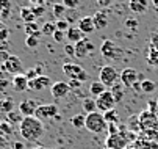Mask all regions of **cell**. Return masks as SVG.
Instances as JSON below:
<instances>
[{
  "mask_svg": "<svg viewBox=\"0 0 158 149\" xmlns=\"http://www.w3.org/2000/svg\"><path fill=\"white\" fill-rule=\"evenodd\" d=\"M19 132L22 135V138L27 141H39V138L46 132V127H44L42 121H39L35 116H27L22 119V122L19 124Z\"/></svg>",
  "mask_w": 158,
  "mask_h": 149,
  "instance_id": "cell-1",
  "label": "cell"
},
{
  "mask_svg": "<svg viewBox=\"0 0 158 149\" xmlns=\"http://www.w3.org/2000/svg\"><path fill=\"white\" fill-rule=\"evenodd\" d=\"M85 129L89 130L91 134H102L108 129V124L103 118V113L100 112H94V113H89L86 115L85 119Z\"/></svg>",
  "mask_w": 158,
  "mask_h": 149,
  "instance_id": "cell-2",
  "label": "cell"
},
{
  "mask_svg": "<svg viewBox=\"0 0 158 149\" xmlns=\"http://www.w3.org/2000/svg\"><path fill=\"white\" fill-rule=\"evenodd\" d=\"M63 74L69 80H77L80 83H85L88 80V72L77 63H64L63 65Z\"/></svg>",
  "mask_w": 158,
  "mask_h": 149,
  "instance_id": "cell-3",
  "label": "cell"
},
{
  "mask_svg": "<svg viewBox=\"0 0 158 149\" xmlns=\"http://www.w3.org/2000/svg\"><path fill=\"white\" fill-rule=\"evenodd\" d=\"M99 80L110 90L113 85L118 83V80H119V72H118V69L113 66V65H105V66L100 69V72H99Z\"/></svg>",
  "mask_w": 158,
  "mask_h": 149,
  "instance_id": "cell-4",
  "label": "cell"
},
{
  "mask_svg": "<svg viewBox=\"0 0 158 149\" xmlns=\"http://www.w3.org/2000/svg\"><path fill=\"white\" fill-rule=\"evenodd\" d=\"M0 69H2V72H8V74H11V75L14 77V75H19V74L24 72V65H22V61H20L19 57L10 55V57L2 63Z\"/></svg>",
  "mask_w": 158,
  "mask_h": 149,
  "instance_id": "cell-5",
  "label": "cell"
},
{
  "mask_svg": "<svg viewBox=\"0 0 158 149\" xmlns=\"http://www.w3.org/2000/svg\"><path fill=\"white\" fill-rule=\"evenodd\" d=\"M100 53H102V57L106 58V60L116 61V60H121L122 49L116 46V42H114V41L105 39V41H103V44H102V47H100Z\"/></svg>",
  "mask_w": 158,
  "mask_h": 149,
  "instance_id": "cell-6",
  "label": "cell"
},
{
  "mask_svg": "<svg viewBox=\"0 0 158 149\" xmlns=\"http://www.w3.org/2000/svg\"><path fill=\"white\" fill-rule=\"evenodd\" d=\"M56 116H58V105L56 104H42L35 112V118H38L39 121L53 119Z\"/></svg>",
  "mask_w": 158,
  "mask_h": 149,
  "instance_id": "cell-7",
  "label": "cell"
},
{
  "mask_svg": "<svg viewBox=\"0 0 158 149\" xmlns=\"http://www.w3.org/2000/svg\"><path fill=\"white\" fill-rule=\"evenodd\" d=\"M96 105H97V112L105 113V112H108V110H113V109H114L116 100H114V97H113L111 91L106 90L105 93H102L100 96L96 97Z\"/></svg>",
  "mask_w": 158,
  "mask_h": 149,
  "instance_id": "cell-8",
  "label": "cell"
},
{
  "mask_svg": "<svg viewBox=\"0 0 158 149\" xmlns=\"http://www.w3.org/2000/svg\"><path fill=\"white\" fill-rule=\"evenodd\" d=\"M74 47H75V57L80 58V60L89 57V55L94 52V49H96L94 44L88 38H83L81 41H78L77 44H74Z\"/></svg>",
  "mask_w": 158,
  "mask_h": 149,
  "instance_id": "cell-9",
  "label": "cell"
},
{
  "mask_svg": "<svg viewBox=\"0 0 158 149\" xmlns=\"http://www.w3.org/2000/svg\"><path fill=\"white\" fill-rule=\"evenodd\" d=\"M128 146V140L119 132L114 135H108L105 140V147L108 149H127Z\"/></svg>",
  "mask_w": 158,
  "mask_h": 149,
  "instance_id": "cell-10",
  "label": "cell"
},
{
  "mask_svg": "<svg viewBox=\"0 0 158 149\" xmlns=\"http://www.w3.org/2000/svg\"><path fill=\"white\" fill-rule=\"evenodd\" d=\"M138 75H139V72H138L136 69L125 68V69L121 72L119 79H121V83L124 85L125 88H130V87H135V83L139 82V80H138Z\"/></svg>",
  "mask_w": 158,
  "mask_h": 149,
  "instance_id": "cell-11",
  "label": "cell"
},
{
  "mask_svg": "<svg viewBox=\"0 0 158 149\" xmlns=\"http://www.w3.org/2000/svg\"><path fill=\"white\" fill-rule=\"evenodd\" d=\"M47 87H52V79L47 75H39L33 80H28V90L31 91H42Z\"/></svg>",
  "mask_w": 158,
  "mask_h": 149,
  "instance_id": "cell-12",
  "label": "cell"
},
{
  "mask_svg": "<svg viewBox=\"0 0 158 149\" xmlns=\"http://www.w3.org/2000/svg\"><path fill=\"white\" fill-rule=\"evenodd\" d=\"M139 121H141V126H143V130L155 129V127H158L156 113H152V112H149V110H144V112L139 115Z\"/></svg>",
  "mask_w": 158,
  "mask_h": 149,
  "instance_id": "cell-13",
  "label": "cell"
},
{
  "mask_svg": "<svg viewBox=\"0 0 158 149\" xmlns=\"http://www.w3.org/2000/svg\"><path fill=\"white\" fill-rule=\"evenodd\" d=\"M38 107H39V105H38V102L35 99H25V100H22L19 104V112H20V115L24 118L35 116V112H36Z\"/></svg>",
  "mask_w": 158,
  "mask_h": 149,
  "instance_id": "cell-14",
  "label": "cell"
},
{
  "mask_svg": "<svg viewBox=\"0 0 158 149\" xmlns=\"http://www.w3.org/2000/svg\"><path fill=\"white\" fill-rule=\"evenodd\" d=\"M50 93L55 99H63L66 97L67 94L71 93V88H69V83L67 82H55L52 87H50Z\"/></svg>",
  "mask_w": 158,
  "mask_h": 149,
  "instance_id": "cell-15",
  "label": "cell"
},
{
  "mask_svg": "<svg viewBox=\"0 0 158 149\" xmlns=\"http://www.w3.org/2000/svg\"><path fill=\"white\" fill-rule=\"evenodd\" d=\"M78 30L83 33V35H89V33H94L96 32V27H94V22H93V16H83L80 20H78Z\"/></svg>",
  "mask_w": 158,
  "mask_h": 149,
  "instance_id": "cell-16",
  "label": "cell"
},
{
  "mask_svg": "<svg viewBox=\"0 0 158 149\" xmlns=\"http://www.w3.org/2000/svg\"><path fill=\"white\" fill-rule=\"evenodd\" d=\"M11 85L13 88L17 91V93H24L28 90V79L25 74H19V75H14L13 80H11Z\"/></svg>",
  "mask_w": 158,
  "mask_h": 149,
  "instance_id": "cell-17",
  "label": "cell"
},
{
  "mask_svg": "<svg viewBox=\"0 0 158 149\" xmlns=\"http://www.w3.org/2000/svg\"><path fill=\"white\" fill-rule=\"evenodd\" d=\"M93 22H94V27L96 30H103L108 27V14L106 11L100 10V11H96V14L93 16Z\"/></svg>",
  "mask_w": 158,
  "mask_h": 149,
  "instance_id": "cell-18",
  "label": "cell"
},
{
  "mask_svg": "<svg viewBox=\"0 0 158 149\" xmlns=\"http://www.w3.org/2000/svg\"><path fill=\"white\" fill-rule=\"evenodd\" d=\"M128 8H130V11L136 13V14H143L147 11L149 2L147 0H128Z\"/></svg>",
  "mask_w": 158,
  "mask_h": 149,
  "instance_id": "cell-19",
  "label": "cell"
},
{
  "mask_svg": "<svg viewBox=\"0 0 158 149\" xmlns=\"http://www.w3.org/2000/svg\"><path fill=\"white\" fill-rule=\"evenodd\" d=\"M66 39L71 42V44H77L78 41L83 39V33L78 30V27H71L66 32Z\"/></svg>",
  "mask_w": 158,
  "mask_h": 149,
  "instance_id": "cell-20",
  "label": "cell"
},
{
  "mask_svg": "<svg viewBox=\"0 0 158 149\" xmlns=\"http://www.w3.org/2000/svg\"><path fill=\"white\" fill-rule=\"evenodd\" d=\"M20 17H22V20H24V24L36 22V19H38V17L35 16L31 6H30V8H28V6H22V8H20Z\"/></svg>",
  "mask_w": 158,
  "mask_h": 149,
  "instance_id": "cell-21",
  "label": "cell"
},
{
  "mask_svg": "<svg viewBox=\"0 0 158 149\" xmlns=\"http://www.w3.org/2000/svg\"><path fill=\"white\" fill-rule=\"evenodd\" d=\"M81 109H83V112H85L86 115H89V113H94V112H97L96 99H93V97H85V99L81 100Z\"/></svg>",
  "mask_w": 158,
  "mask_h": 149,
  "instance_id": "cell-22",
  "label": "cell"
},
{
  "mask_svg": "<svg viewBox=\"0 0 158 149\" xmlns=\"http://www.w3.org/2000/svg\"><path fill=\"white\" fill-rule=\"evenodd\" d=\"M110 91H111L113 97H114V100H116V104H118V102H121V99H122L124 94H125V87H124L122 83H116V85H113V87L110 88Z\"/></svg>",
  "mask_w": 158,
  "mask_h": 149,
  "instance_id": "cell-23",
  "label": "cell"
},
{
  "mask_svg": "<svg viewBox=\"0 0 158 149\" xmlns=\"http://www.w3.org/2000/svg\"><path fill=\"white\" fill-rule=\"evenodd\" d=\"M106 91V87L100 82V80H96V82H93L91 83V87H89V93H91L93 96H100L102 93H105Z\"/></svg>",
  "mask_w": 158,
  "mask_h": 149,
  "instance_id": "cell-24",
  "label": "cell"
},
{
  "mask_svg": "<svg viewBox=\"0 0 158 149\" xmlns=\"http://www.w3.org/2000/svg\"><path fill=\"white\" fill-rule=\"evenodd\" d=\"M128 130L131 132H143V126H141V121H139V116H130L128 119Z\"/></svg>",
  "mask_w": 158,
  "mask_h": 149,
  "instance_id": "cell-25",
  "label": "cell"
},
{
  "mask_svg": "<svg viewBox=\"0 0 158 149\" xmlns=\"http://www.w3.org/2000/svg\"><path fill=\"white\" fill-rule=\"evenodd\" d=\"M13 110H14V100L11 97H6L3 100H0V112H2V113L8 115Z\"/></svg>",
  "mask_w": 158,
  "mask_h": 149,
  "instance_id": "cell-26",
  "label": "cell"
},
{
  "mask_svg": "<svg viewBox=\"0 0 158 149\" xmlns=\"http://www.w3.org/2000/svg\"><path fill=\"white\" fill-rule=\"evenodd\" d=\"M103 118H105L106 124H118V122H119V113H118L116 109L105 112V113H103Z\"/></svg>",
  "mask_w": 158,
  "mask_h": 149,
  "instance_id": "cell-27",
  "label": "cell"
},
{
  "mask_svg": "<svg viewBox=\"0 0 158 149\" xmlns=\"http://www.w3.org/2000/svg\"><path fill=\"white\" fill-rule=\"evenodd\" d=\"M85 119H86V115L78 113V115H74L71 118V124H72V127H75L77 130H80V129L85 127Z\"/></svg>",
  "mask_w": 158,
  "mask_h": 149,
  "instance_id": "cell-28",
  "label": "cell"
},
{
  "mask_svg": "<svg viewBox=\"0 0 158 149\" xmlns=\"http://www.w3.org/2000/svg\"><path fill=\"white\" fill-rule=\"evenodd\" d=\"M155 88H156V85H155V82H153V80L144 79V80L141 82V93L150 94V93H153V91H155Z\"/></svg>",
  "mask_w": 158,
  "mask_h": 149,
  "instance_id": "cell-29",
  "label": "cell"
},
{
  "mask_svg": "<svg viewBox=\"0 0 158 149\" xmlns=\"http://www.w3.org/2000/svg\"><path fill=\"white\" fill-rule=\"evenodd\" d=\"M13 126L8 122V121H0V137H10L13 135Z\"/></svg>",
  "mask_w": 158,
  "mask_h": 149,
  "instance_id": "cell-30",
  "label": "cell"
},
{
  "mask_svg": "<svg viewBox=\"0 0 158 149\" xmlns=\"http://www.w3.org/2000/svg\"><path fill=\"white\" fill-rule=\"evenodd\" d=\"M22 119H24V116L20 115V112H19V110H17V112H16V110H13V112H10V113L6 115V121H8L11 126H13V124H20V122H22Z\"/></svg>",
  "mask_w": 158,
  "mask_h": 149,
  "instance_id": "cell-31",
  "label": "cell"
},
{
  "mask_svg": "<svg viewBox=\"0 0 158 149\" xmlns=\"http://www.w3.org/2000/svg\"><path fill=\"white\" fill-rule=\"evenodd\" d=\"M55 30H56V22H46L42 27H41V33L42 35H46V36H53V33H55Z\"/></svg>",
  "mask_w": 158,
  "mask_h": 149,
  "instance_id": "cell-32",
  "label": "cell"
},
{
  "mask_svg": "<svg viewBox=\"0 0 158 149\" xmlns=\"http://www.w3.org/2000/svg\"><path fill=\"white\" fill-rule=\"evenodd\" d=\"M24 30H25L27 36H31V35H35L36 32H39V25H38L36 22H30V24H25V25H24Z\"/></svg>",
  "mask_w": 158,
  "mask_h": 149,
  "instance_id": "cell-33",
  "label": "cell"
},
{
  "mask_svg": "<svg viewBox=\"0 0 158 149\" xmlns=\"http://www.w3.org/2000/svg\"><path fill=\"white\" fill-rule=\"evenodd\" d=\"M66 10H67V8H66L63 3H55V5H53V16L58 17V19H61Z\"/></svg>",
  "mask_w": 158,
  "mask_h": 149,
  "instance_id": "cell-34",
  "label": "cell"
},
{
  "mask_svg": "<svg viewBox=\"0 0 158 149\" xmlns=\"http://www.w3.org/2000/svg\"><path fill=\"white\" fill-rule=\"evenodd\" d=\"M71 28V24L67 19H58L56 20V30H61V32H67Z\"/></svg>",
  "mask_w": 158,
  "mask_h": 149,
  "instance_id": "cell-35",
  "label": "cell"
},
{
  "mask_svg": "<svg viewBox=\"0 0 158 149\" xmlns=\"http://www.w3.org/2000/svg\"><path fill=\"white\" fill-rule=\"evenodd\" d=\"M25 46H27L28 49H36V47L39 46V38H36V36H27Z\"/></svg>",
  "mask_w": 158,
  "mask_h": 149,
  "instance_id": "cell-36",
  "label": "cell"
},
{
  "mask_svg": "<svg viewBox=\"0 0 158 149\" xmlns=\"http://www.w3.org/2000/svg\"><path fill=\"white\" fill-rule=\"evenodd\" d=\"M147 60H149V63H150V65H155V66H158V50H155V49H152V47H150V50H149V55H147Z\"/></svg>",
  "mask_w": 158,
  "mask_h": 149,
  "instance_id": "cell-37",
  "label": "cell"
},
{
  "mask_svg": "<svg viewBox=\"0 0 158 149\" xmlns=\"http://www.w3.org/2000/svg\"><path fill=\"white\" fill-rule=\"evenodd\" d=\"M66 8H69V10H77L80 6V0H63L61 2Z\"/></svg>",
  "mask_w": 158,
  "mask_h": 149,
  "instance_id": "cell-38",
  "label": "cell"
},
{
  "mask_svg": "<svg viewBox=\"0 0 158 149\" xmlns=\"http://www.w3.org/2000/svg\"><path fill=\"white\" fill-rule=\"evenodd\" d=\"M53 39H55V42H63V41L66 39V32L55 30V33H53Z\"/></svg>",
  "mask_w": 158,
  "mask_h": 149,
  "instance_id": "cell-39",
  "label": "cell"
},
{
  "mask_svg": "<svg viewBox=\"0 0 158 149\" xmlns=\"http://www.w3.org/2000/svg\"><path fill=\"white\" fill-rule=\"evenodd\" d=\"M8 38H10V30L5 27V28L0 30V42H6Z\"/></svg>",
  "mask_w": 158,
  "mask_h": 149,
  "instance_id": "cell-40",
  "label": "cell"
},
{
  "mask_svg": "<svg viewBox=\"0 0 158 149\" xmlns=\"http://www.w3.org/2000/svg\"><path fill=\"white\" fill-rule=\"evenodd\" d=\"M64 53L69 55V57H75V47H74V44H66L64 46Z\"/></svg>",
  "mask_w": 158,
  "mask_h": 149,
  "instance_id": "cell-41",
  "label": "cell"
},
{
  "mask_svg": "<svg viewBox=\"0 0 158 149\" xmlns=\"http://www.w3.org/2000/svg\"><path fill=\"white\" fill-rule=\"evenodd\" d=\"M8 87H10V80L0 77V93H5L8 90Z\"/></svg>",
  "mask_w": 158,
  "mask_h": 149,
  "instance_id": "cell-42",
  "label": "cell"
},
{
  "mask_svg": "<svg viewBox=\"0 0 158 149\" xmlns=\"http://www.w3.org/2000/svg\"><path fill=\"white\" fill-rule=\"evenodd\" d=\"M31 10H33L36 17H41L44 13H46V6H31Z\"/></svg>",
  "mask_w": 158,
  "mask_h": 149,
  "instance_id": "cell-43",
  "label": "cell"
},
{
  "mask_svg": "<svg viewBox=\"0 0 158 149\" xmlns=\"http://www.w3.org/2000/svg\"><path fill=\"white\" fill-rule=\"evenodd\" d=\"M106 130L110 132V135H114V134H119V132H121L118 124H108V129H106Z\"/></svg>",
  "mask_w": 158,
  "mask_h": 149,
  "instance_id": "cell-44",
  "label": "cell"
},
{
  "mask_svg": "<svg viewBox=\"0 0 158 149\" xmlns=\"http://www.w3.org/2000/svg\"><path fill=\"white\" fill-rule=\"evenodd\" d=\"M5 10H11V2L10 0H0V13Z\"/></svg>",
  "mask_w": 158,
  "mask_h": 149,
  "instance_id": "cell-45",
  "label": "cell"
},
{
  "mask_svg": "<svg viewBox=\"0 0 158 149\" xmlns=\"http://www.w3.org/2000/svg\"><path fill=\"white\" fill-rule=\"evenodd\" d=\"M150 47L158 50V35H152V38H150Z\"/></svg>",
  "mask_w": 158,
  "mask_h": 149,
  "instance_id": "cell-46",
  "label": "cell"
},
{
  "mask_svg": "<svg viewBox=\"0 0 158 149\" xmlns=\"http://www.w3.org/2000/svg\"><path fill=\"white\" fill-rule=\"evenodd\" d=\"M125 27H128V28H136V27H138V20H136V19H128V20H125Z\"/></svg>",
  "mask_w": 158,
  "mask_h": 149,
  "instance_id": "cell-47",
  "label": "cell"
},
{
  "mask_svg": "<svg viewBox=\"0 0 158 149\" xmlns=\"http://www.w3.org/2000/svg\"><path fill=\"white\" fill-rule=\"evenodd\" d=\"M83 83H80V82H77V80H69V88H71V91L72 90H77L78 91V88L81 87Z\"/></svg>",
  "mask_w": 158,
  "mask_h": 149,
  "instance_id": "cell-48",
  "label": "cell"
},
{
  "mask_svg": "<svg viewBox=\"0 0 158 149\" xmlns=\"http://www.w3.org/2000/svg\"><path fill=\"white\" fill-rule=\"evenodd\" d=\"M33 6H46V3L49 2V0H30Z\"/></svg>",
  "mask_w": 158,
  "mask_h": 149,
  "instance_id": "cell-49",
  "label": "cell"
},
{
  "mask_svg": "<svg viewBox=\"0 0 158 149\" xmlns=\"http://www.w3.org/2000/svg\"><path fill=\"white\" fill-rule=\"evenodd\" d=\"M96 2L100 5V6H103V8H106V6H110V5H113V2L114 0H96Z\"/></svg>",
  "mask_w": 158,
  "mask_h": 149,
  "instance_id": "cell-50",
  "label": "cell"
},
{
  "mask_svg": "<svg viewBox=\"0 0 158 149\" xmlns=\"http://www.w3.org/2000/svg\"><path fill=\"white\" fill-rule=\"evenodd\" d=\"M13 149H25V143H22V141H14V143H13Z\"/></svg>",
  "mask_w": 158,
  "mask_h": 149,
  "instance_id": "cell-51",
  "label": "cell"
},
{
  "mask_svg": "<svg viewBox=\"0 0 158 149\" xmlns=\"http://www.w3.org/2000/svg\"><path fill=\"white\" fill-rule=\"evenodd\" d=\"M8 146V140L5 137H0V149H6Z\"/></svg>",
  "mask_w": 158,
  "mask_h": 149,
  "instance_id": "cell-52",
  "label": "cell"
},
{
  "mask_svg": "<svg viewBox=\"0 0 158 149\" xmlns=\"http://www.w3.org/2000/svg\"><path fill=\"white\" fill-rule=\"evenodd\" d=\"M10 14H11V10H5V11L0 13V16H2L3 19H8V17H10Z\"/></svg>",
  "mask_w": 158,
  "mask_h": 149,
  "instance_id": "cell-53",
  "label": "cell"
},
{
  "mask_svg": "<svg viewBox=\"0 0 158 149\" xmlns=\"http://www.w3.org/2000/svg\"><path fill=\"white\" fill-rule=\"evenodd\" d=\"M5 28V24H3V20H0V30Z\"/></svg>",
  "mask_w": 158,
  "mask_h": 149,
  "instance_id": "cell-54",
  "label": "cell"
},
{
  "mask_svg": "<svg viewBox=\"0 0 158 149\" xmlns=\"http://www.w3.org/2000/svg\"><path fill=\"white\" fill-rule=\"evenodd\" d=\"M31 149H46V147H42V146H36V147H31Z\"/></svg>",
  "mask_w": 158,
  "mask_h": 149,
  "instance_id": "cell-55",
  "label": "cell"
},
{
  "mask_svg": "<svg viewBox=\"0 0 158 149\" xmlns=\"http://www.w3.org/2000/svg\"><path fill=\"white\" fill-rule=\"evenodd\" d=\"M152 2H153V5H155V6H158V0H152Z\"/></svg>",
  "mask_w": 158,
  "mask_h": 149,
  "instance_id": "cell-56",
  "label": "cell"
},
{
  "mask_svg": "<svg viewBox=\"0 0 158 149\" xmlns=\"http://www.w3.org/2000/svg\"><path fill=\"white\" fill-rule=\"evenodd\" d=\"M127 149H133V147H127Z\"/></svg>",
  "mask_w": 158,
  "mask_h": 149,
  "instance_id": "cell-57",
  "label": "cell"
},
{
  "mask_svg": "<svg viewBox=\"0 0 158 149\" xmlns=\"http://www.w3.org/2000/svg\"><path fill=\"white\" fill-rule=\"evenodd\" d=\"M103 149H108V147H103Z\"/></svg>",
  "mask_w": 158,
  "mask_h": 149,
  "instance_id": "cell-58",
  "label": "cell"
}]
</instances>
